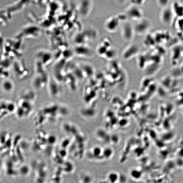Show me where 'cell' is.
Here are the masks:
<instances>
[{
	"instance_id": "cell-4",
	"label": "cell",
	"mask_w": 183,
	"mask_h": 183,
	"mask_svg": "<svg viewBox=\"0 0 183 183\" xmlns=\"http://www.w3.org/2000/svg\"><path fill=\"white\" fill-rule=\"evenodd\" d=\"M121 22L118 16H113L109 18L106 21L105 28L110 32H115L118 28L121 26Z\"/></svg>"
},
{
	"instance_id": "cell-5",
	"label": "cell",
	"mask_w": 183,
	"mask_h": 183,
	"mask_svg": "<svg viewBox=\"0 0 183 183\" xmlns=\"http://www.w3.org/2000/svg\"><path fill=\"white\" fill-rule=\"evenodd\" d=\"M140 52L139 47L135 44L129 45L126 48L122 53L123 58L129 60L137 56Z\"/></svg>"
},
{
	"instance_id": "cell-7",
	"label": "cell",
	"mask_w": 183,
	"mask_h": 183,
	"mask_svg": "<svg viewBox=\"0 0 183 183\" xmlns=\"http://www.w3.org/2000/svg\"><path fill=\"white\" fill-rule=\"evenodd\" d=\"M108 179L110 183H116L119 181V176L116 173L112 172L108 175Z\"/></svg>"
},
{
	"instance_id": "cell-8",
	"label": "cell",
	"mask_w": 183,
	"mask_h": 183,
	"mask_svg": "<svg viewBox=\"0 0 183 183\" xmlns=\"http://www.w3.org/2000/svg\"><path fill=\"white\" fill-rule=\"evenodd\" d=\"M113 152V149H111L103 150V157L105 159H109L112 157Z\"/></svg>"
},
{
	"instance_id": "cell-3",
	"label": "cell",
	"mask_w": 183,
	"mask_h": 183,
	"mask_svg": "<svg viewBox=\"0 0 183 183\" xmlns=\"http://www.w3.org/2000/svg\"><path fill=\"white\" fill-rule=\"evenodd\" d=\"M136 22L133 25L135 33L140 35L146 33L150 27L151 22L147 19L143 18Z\"/></svg>"
},
{
	"instance_id": "cell-2",
	"label": "cell",
	"mask_w": 183,
	"mask_h": 183,
	"mask_svg": "<svg viewBox=\"0 0 183 183\" xmlns=\"http://www.w3.org/2000/svg\"><path fill=\"white\" fill-rule=\"evenodd\" d=\"M122 24L121 26L122 37L126 42H131L133 39L135 33L134 26L127 21Z\"/></svg>"
},
{
	"instance_id": "cell-6",
	"label": "cell",
	"mask_w": 183,
	"mask_h": 183,
	"mask_svg": "<svg viewBox=\"0 0 183 183\" xmlns=\"http://www.w3.org/2000/svg\"><path fill=\"white\" fill-rule=\"evenodd\" d=\"M1 87L5 92L10 93L13 89L14 84L11 80H6L2 82Z\"/></svg>"
},
{
	"instance_id": "cell-9",
	"label": "cell",
	"mask_w": 183,
	"mask_h": 183,
	"mask_svg": "<svg viewBox=\"0 0 183 183\" xmlns=\"http://www.w3.org/2000/svg\"><path fill=\"white\" fill-rule=\"evenodd\" d=\"M103 150L100 148H94L92 150L93 155L96 156L97 158L100 157L101 155L103 156Z\"/></svg>"
},
{
	"instance_id": "cell-1",
	"label": "cell",
	"mask_w": 183,
	"mask_h": 183,
	"mask_svg": "<svg viewBox=\"0 0 183 183\" xmlns=\"http://www.w3.org/2000/svg\"><path fill=\"white\" fill-rule=\"evenodd\" d=\"M125 14L128 18L136 22L144 18L141 9L138 6L132 4L126 9Z\"/></svg>"
}]
</instances>
